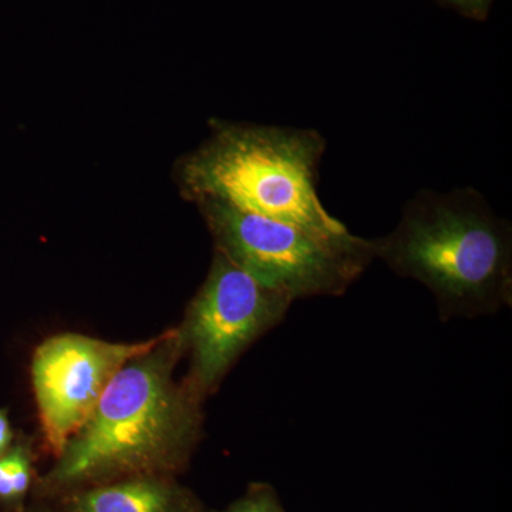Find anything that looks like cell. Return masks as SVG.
<instances>
[{"instance_id":"9","label":"cell","mask_w":512,"mask_h":512,"mask_svg":"<svg viewBox=\"0 0 512 512\" xmlns=\"http://www.w3.org/2000/svg\"><path fill=\"white\" fill-rule=\"evenodd\" d=\"M232 512H282L274 498L268 494H258L242 501Z\"/></svg>"},{"instance_id":"7","label":"cell","mask_w":512,"mask_h":512,"mask_svg":"<svg viewBox=\"0 0 512 512\" xmlns=\"http://www.w3.org/2000/svg\"><path fill=\"white\" fill-rule=\"evenodd\" d=\"M170 488L151 480L130 481L87 491L74 501V512H173Z\"/></svg>"},{"instance_id":"6","label":"cell","mask_w":512,"mask_h":512,"mask_svg":"<svg viewBox=\"0 0 512 512\" xmlns=\"http://www.w3.org/2000/svg\"><path fill=\"white\" fill-rule=\"evenodd\" d=\"M171 335L167 332L146 342L111 343L67 333L43 342L33 355L32 382L43 434L52 451L63 453L120 369Z\"/></svg>"},{"instance_id":"1","label":"cell","mask_w":512,"mask_h":512,"mask_svg":"<svg viewBox=\"0 0 512 512\" xmlns=\"http://www.w3.org/2000/svg\"><path fill=\"white\" fill-rule=\"evenodd\" d=\"M372 242L394 274L433 293L443 320L511 306V224L474 188L420 191L404 205L397 227Z\"/></svg>"},{"instance_id":"8","label":"cell","mask_w":512,"mask_h":512,"mask_svg":"<svg viewBox=\"0 0 512 512\" xmlns=\"http://www.w3.org/2000/svg\"><path fill=\"white\" fill-rule=\"evenodd\" d=\"M6 463H8V471L10 481H12L15 497L25 494L28 491L30 483V466L28 456L22 448H13L6 451Z\"/></svg>"},{"instance_id":"10","label":"cell","mask_w":512,"mask_h":512,"mask_svg":"<svg viewBox=\"0 0 512 512\" xmlns=\"http://www.w3.org/2000/svg\"><path fill=\"white\" fill-rule=\"evenodd\" d=\"M473 18H484L493 0H441Z\"/></svg>"},{"instance_id":"11","label":"cell","mask_w":512,"mask_h":512,"mask_svg":"<svg viewBox=\"0 0 512 512\" xmlns=\"http://www.w3.org/2000/svg\"><path fill=\"white\" fill-rule=\"evenodd\" d=\"M12 437L13 433L10 429L8 413L5 410H0V456L8 451Z\"/></svg>"},{"instance_id":"2","label":"cell","mask_w":512,"mask_h":512,"mask_svg":"<svg viewBox=\"0 0 512 512\" xmlns=\"http://www.w3.org/2000/svg\"><path fill=\"white\" fill-rule=\"evenodd\" d=\"M326 140L312 128L220 123L185 160V191L197 201L296 225L328 241L355 237L319 200L318 170Z\"/></svg>"},{"instance_id":"3","label":"cell","mask_w":512,"mask_h":512,"mask_svg":"<svg viewBox=\"0 0 512 512\" xmlns=\"http://www.w3.org/2000/svg\"><path fill=\"white\" fill-rule=\"evenodd\" d=\"M174 333V332H173ZM178 332L111 379L86 424L60 454L57 483H74L177 453L194 436L195 413L171 379Z\"/></svg>"},{"instance_id":"4","label":"cell","mask_w":512,"mask_h":512,"mask_svg":"<svg viewBox=\"0 0 512 512\" xmlns=\"http://www.w3.org/2000/svg\"><path fill=\"white\" fill-rule=\"evenodd\" d=\"M218 251L293 302L340 296L376 258L372 239L328 241L305 229L229 207L198 201Z\"/></svg>"},{"instance_id":"5","label":"cell","mask_w":512,"mask_h":512,"mask_svg":"<svg viewBox=\"0 0 512 512\" xmlns=\"http://www.w3.org/2000/svg\"><path fill=\"white\" fill-rule=\"evenodd\" d=\"M292 303L218 251L185 326L198 389L220 382L254 340L284 319Z\"/></svg>"}]
</instances>
